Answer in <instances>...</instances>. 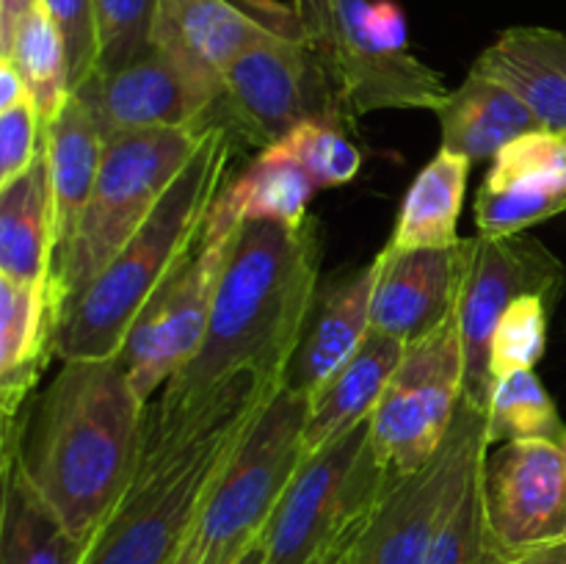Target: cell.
<instances>
[{
  "label": "cell",
  "instance_id": "9",
  "mask_svg": "<svg viewBox=\"0 0 566 564\" xmlns=\"http://www.w3.org/2000/svg\"><path fill=\"white\" fill-rule=\"evenodd\" d=\"M326 66L348 119L374 111H437L451 92L446 77L409 50L407 17L392 0H335Z\"/></svg>",
  "mask_w": 566,
  "mask_h": 564
},
{
  "label": "cell",
  "instance_id": "41",
  "mask_svg": "<svg viewBox=\"0 0 566 564\" xmlns=\"http://www.w3.org/2000/svg\"><path fill=\"white\" fill-rule=\"evenodd\" d=\"M562 453H564V464H566V437L562 440Z\"/></svg>",
  "mask_w": 566,
  "mask_h": 564
},
{
  "label": "cell",
  "instance_id": "12",
  "mask_svg": "<svg viewBox=\"0 0 566 564\" xmlns=\"http://www.w3.org/2000/svg\"><path fill=\"white\" fill-rule=\"evenodd\" d=\"M462 258L457 318L464 352V404L486 415L495 387L490 343L497 321L509 304L528 293L556 304L566 288V269L545 243L525 232L509 238H464Z\"/></svg>",
  "mask_w": 566,
  "mask_h": 564
},
{
  "label": "cell",
  "instance_id": "31",
  "mask_svg": "<svg viewBox=\"0 0 566 564\" xmlns=\"http://www.w3.org/2000/svg\"><path fill=\"white\" fill-rule=\"evenodd\" d=\"M503 558L506 553L495 545L486 525L484 495H481L479 470H475L468 490L462 492L457 506L451 509L446 523L431 540L423 564H501Z\"/></svg>",
  "mask_w": 566,
  "mask_h": 564
},
{
  "label": "cell",
  "instance_id": "2",
  "mask_svg": "<svg viewBox=\"0 0 566 564\" xmlns=\"http://www.w3.org/2000/svg\"><path fill=\"white\" fill-rule=\"evenodd\" d=\"M321 230L247 221L235 230L199 352L158 393L155 407L177 412L243 374L285 385V368L318 296Z\"/></svg>",
  "mask_w": 566,
  "mask_h": 564
},
{
  "label": "cell",
  "instance_id": "18",
  "mask_svg": "<svg viewBox=\"0 0 566 564\" xmlns=\"http://www.w3.org/2000/svg\"><path fill=\"white\" fill-rule=\"evenodd\" d=\"M464 241V238H462ZM370 326L403 346L431 335L457 310L462 243L451 249H392L376 254Z\"/></svg>",
  "mask_w": 566,
  "mask_h": 564
},
{
  "label": "cell",
  "instance_id": "24",
  "mask_svg": "<svg viewBox=\"0 0 566 564\" xmlns=\"http://www.w3.org/2000/svg\"><path fill=\"white\" fill-rule=\"evenodd\" d=\"M55 265V202L48 149L36 164L0 188V280L50 282Z\"/></svg>",
  "mask_w": 566,
  "mask_h": 564
},
{
  "label": "cell",
  "instance_id": "23",
  "mask_svg": "<svg viewBox=\"0 0 566 564\" xmlns=\"http://www.w3.org/2000/svg\"><path fill=\"white\" fill-rule=\"evenodd\" d=\"M434 114L440 119L442 149L464 155L470 164L492 160L509 142L542 130L528 105L512 88L479 72H468Z\"/></svg>",
  "mask_w": 566,
  "mask_h": 564
},
{
  "label": "cell",
  "instance_id": "11",
  "mask_svg": "<svg viewBox=\"0 0 566 564\" xmlns=\"http://www.w3.org/2000/svg\"><path fill=\"white\" fill-rule=\"evenodd\" d=\"M490 451L484 415L462 401L440 451L401 476L348 547V564H423L431 540Z\"/></svg>",
  "mask_w": 566,
  "mask_h": 564
},
{
  "label": "cell",
  "instance_id": "4",
  "mask_svg": "<svg viewBox=\"0 0 566 564\" xmlns=\"http://www.w3.org/2000/svg\"><path fill=\"white\" fill-rule=\"evenodd\" d=\"M235 136L213 122L202 144L180 171L149 219L127 238L125 247L97 276L61 307L55 321L53 357L99 359L119 354L144 304L171 271L186 260L205 230V219L230 177Z\"/></svg>",
  "mask_w": 566,
  "mask_h": 564
},
{
  "label": "cell",
  "instance_id": "34",
  "mask_svg": "<svg viewBox=\"0 0 566 564\" xmlns=\"http://www.w3.org/2000/svg\"><path fill=\"white\" fill-rule=\"evenodd\" d=\"M42 3L50 11V17H53L61 39H64L66 64H70V86L72 94H75L97 72L99 44L94 0H42Z\"/></svg>",
  "mask_w": 566,
  "mask_h": 564
},
{
  "label": "cell",
  "instance_id": "36",
  "mask_svg": "<svg viewBox=\"0 0 566 564\" xmlns=\"http://www.w3.org/2000/svg\"><path fill=\"white\" fill-rule=\"evenodd\" d=\"M291 11L304 36L326 59L335 31V0H291Z\"/></svg>",
  "mask_w": 566,
  "mask_h": 564
},
{
  "label": "cell",
  "instance_id": "33",
  "mask_svg": "<svg viewBox=\"0 0 566 564\" xmlns=\"http://www.w3.org/2000/svg\"><path fill=\"white\" fill-rule=\"evenodd\" d=\"M158 0H94L99 61L97 72H114L153 50Z\"/></svg>",
  "mask_w": 566,
  "mask_h": 564
},
{
  "label": "cell",
  "instance_id": "20",
  "mask_svg": "<svg viewBox=\"0 0 566 564\" xmlns=\"http://www.w3.org/2000/svg\"><path fill=\"white\" fill-rule=\"evenodd\" d=\"M470 72L512 88L542 130L566 136V33L553 28H506Z\"/></svg>",
  "mask_w": 566,
  "mask_h": 564
},
{
  "label": "cell",
  "instance_id": "15",
  "mask_svg": "<svg viewBox=\"0 0 566 564\" xmlns=\"http://www.w3.org/2000/svg\"><path fill=\"white\" fill-rule=\"evenodd\" d=\"M75 94L88 103L103 138L171 127L205 130L221 97L219 88L197 81L158 48L119 70L99 72Z\"/></svg>",
  "mask_w": 566,
  "mask_h": 564
},
{
  "label": "cell",
  "instance_id": "30",
  "mask_svg": "<svg viewBox=\"0 0 566 564\" xmlns=\"http://www.w3.org/2000/svg\"><path fill=\"white\" fill-rule=\"evenodd\" d=\"M274 149L296 160L315 188L346 186L363 169V149L348 136L343 119L302 122Z\"/></svg>",
  "mask_w": 566,
  "mask_h": 564
},
{
  "label": "cell",
  "instance_id": "10",
  "mask_svg": "<svg viewBox=\"0 0 566 564\" xmlns=\"http://www.w3.org/2000/svg\"><path fill=\"white\" fill-rule=\"evenodd\" d=\"M464 401V352L457 310L409 343L368 420L370 446L392 476L431 462Z\"/></svg>",
  "mask_w": 566,
  "mask_h": 564
},
{
  "label": "cell",
  "instance_id": "19",
  "mask_svg": "<svg viewBox=\"0 0 566 564\" xmlns=\"http://www.w3.org/2000/svg\"><path fill=\"white\" fill-rule=\"evenodd\" d=\"M376 260L348 276L326 285L315 296L307 326L285 368V387L302 398H313L348 359L354 357L370 326Z\"/></svg>",
  "mask_w": 566,
  "mask_h": 564
},
{
  "label": "cell",
  "instance_id": "3",
  "mask_svg": "<svg viewBox=\"0 0 566 564\" xmlns=\"http://www.w3.org/2000/svg\"><path fill=\"white\" fill-rule=\"evenodd\" d=\"M280 387L243 374L177 412L149 401L136 473L83 564H175L205 495Z\"/></svg>",
  "mask_w": 566,
  "mask_h": 564
},
{
  "label": "cell",
  "instance_id": "22",
  "mask_svg": "<svg viewBox=\"0 0 566 564\" xmlns=\"http://www.w3.org/2000/svg\"><path fill=\"white\" fill-rule=\"evenodd\" d=\"M403 348L401 341L385 332H368L354 357L310 398L304 451H321L346 431L368 424L392 370L401 363Z\"/></svg>",
  "mask_w": 566,
  "mask_h": 564
},
{
  "label": "cell",
  "instance_id": "28",
  "mask_svg": "<svg viewBox=\"0 0 566 564\" xmlns=\"http://www.w3.org/2000/svg\"><path fill=\"white\" fill-rule=\"evenodd\" d=\"M0 59H9L20 77L31 92L33 105L42 116L44 127L61 114L72 97L70 86V64H66L64 39L55 28L53 17L44 9L42 0L31 6L17 22L11 33L9 48L0 53Z\"/></svg>",
  "mask_w": 566,
  "mask_h": 564
},
{
  "label": "cell",
  "instance_id": "35",
  "mask_svg": "<svg viewBox=\"0 0 566 564\" xmlns=\"http://www.w3.org/2000/svg\"><path fill=\"white\" fill-rule=\"evenodd\" d=\"M44 127L33 100L0 111V188L11 186L39 160L44 149Z\"/></svg>",
  "mask_w": 566,
  "mask_h": 564
},
{
  "label": "cell",
  "instance_id": "40",
  "mask_svg": "<svg viewBox=\"0 0 566 564\" xmlns=\"http://www.w3.org/2000/svg\"><path fill=\"white\" fill-rule=\"evenodd\" d=\"M348 547H352V545H346V547H343V551H337L335 556L326 558L324 564H348Z\"/></svg>",
  "mask_w": 566,
  "mask_h": 564
},
{
  "label": "cell",
  "instance_id": "29",
  "mask_svg": "<svg viewBox=\"0 0 566 564\" xmlns=\"http://www.w3.org/2000/svg\"><path fill=\"white\" fill-rule=\"evenodd\" d=\"M484 431L490 448L514 440H547L562 446L566 424L547 387L542 385L534 368H528L514 370L495 382L484 415Z\"/></svg>",
  "mask_w": 566,
  "mask_h": 564
},
{
  "label": "cell",
  "instance_id": "25",
  "mask_svg": "<svg viewBox=\"0 0 566 564\" xmlns=\"http://www.w3.org/2000/svg\"><path fill=\"white\" fill-rule=\"evenodd\" d=\"M50 182L55 202V260L70 247L83 208L97 182L105 138L92 108L81 94H72L44 133Z\"/></svg>",
  "mask_w": 566,
  "mask_h": 564
},
{
  "label": "cell",
  "instance_id": "27",
  "mask_svg": "<svg viewBox=\"0 0 566 564\" xmlns=\"http://www.w3.org/2000/svg\"><path fill=\"white\" fill-rule=\"evenodd\" d=\"M86 540H77L33 492L14 462L3 464L0 564H83Z\"/></svg>",
  "mask_w": 566,
  "mask_h": 564
},
{
  "label": "cell",
  "instance_id": "42",
  "mask_svg": "<svg viewBox=\"0 0 566 564\" xmlns=\"http://www.w3.org/2000/svg\"><path fill=\"white\" fill-rule=\"evenodd\" d=\"M564 540H566V534H564Z\"/></svg>",
  "mask_w": 566,
  "mask_h": 564
},
{
  "label": "cell",
  "instance_id": "13",
  "mask_svg": "<svg viewBox=\"0 0 566 564\" xmlns=\"http://www.w3.org/2000/svg\"><path fill=\"white\" fill-rule=\"evenodd\" d=\"M232 236L235 232H202L127 332L116 357L147 401H153L155 393L164 390L199 352Z\"/></svg>",
  "mask_w": 566,
  "mask_h": 564
},
{
  "label": "cell",
  "instance_id": "17",
  "mask_svg": "<svg viewBox=\"0 0 566 564\" xmlns=\"http://www.w3.org/2000/svg\"><path fill=\"white\" fill-rule=\"evenodd\" d=\"M479 236L509 238L566 210V138L525 133L490 160L475 191Z\"/></svg>",
  "mask_w": 566,
  "mask_h": 564
},
{
  "label": "cell",
  "instance_id": "37",
  "mask_svg": "<svg viewBox=\"0 0 566 564\" xmlns=\"http://www.w3.org/2000/svg\"><path fill=\"white\" fill-rule=\"evenodd\" d=\"M31 100L25 81L20 77V72L14 70L9 59H0V111L14 108V105Z\"/></svg>",
  "mask_w": 566,
  "mask_h": 564
},
{
  "label": "cell",
  "instance_id": "39",
  "mask_svg": "<svg viewBox=\"0 0 566 564\" xmlns=\"http://www.w3.org/2000/svg\"><path fill=\"white\" fill-rule=\"evenodd\" d=\"M238 564H265V547H263V540L258 542V545H252L247 551V556L241 558Z\"/></svg>",
  "mask_w": 566,
  "mask_h": 564
},
{
  "label": "cell",
  "instance_id": "7",
  "mask_svg": "<svg viewBox=\"0 0 566 564\" xmlns=\"http://www.w3.org/2000/svg\"><path fill=\"white\" fill-rule=\"evenodd\" d=\"M396 481L370 446L368 424L307 453L263 534L265 564H324L352 545Z\"/></svg>",
  "mask_w": 566,
  "mask_h": 564
},
{
  "label": "cell",
  "instance_id": "26",
  "mask_svg": "<svg viewBox=\"0 0 566 564\" xmlns=\"http://www.w3.org/2000/svg\"><path fill=\"white\" fill-rule=\"evenodd\" d=\"M470 160L442 149L418 171L403 194L396 227L387 241L392 249H451L462 243L459 216L468 191Z\"/></svg>",
  "mask_w": 566,
  "mask_h": 564
},
{
  "label": "cell",
  "instance_id": "21",
  "mask_svg": "<svg viewBox=\"0 0 566 564\" xmlns=\"http://www.w3.org/2000/svg\"><path fill=\"white\" fill-rule=\"evenodd\" d=\"M318 188L280 149H260L238 175L227 177L205 219V236H230L247 221L302 227Z\"/></svg>",
  "mask_w": 566,
  "mask_h": 564
},
{
  "label": "cell",
  "instance_id": "14",
  "mask_svg": "<svg viewBox=\"0 0 566 564\" xmlns=\"http://www.w3.org/2000/svg\"><path fill=\"white\" fill-rule=\"evenodd\" d=\"M479 481L486 525L506 556L564 540L566 464L558 442H501L486 451Z\"/></svg>",
  "mask_w": 566,
  "mask_h": 564
},
{
  "label": "cell",
  "instance_id": "8",
  "mask_svg": "<svg viewBox=\"0 0 566 564\" xmlns=\"http://www.w3.org/2000/svg\"><path fill=\"white\" fill-rule=\"evenodd\" d=\"M307 119L348 122V116L326 59L302 28H276L224 72L213 122L252 147L269 149Z\"/></svg>",
  "mask_w": 566,
  "mask_h": 564
},
{
  "label": "cell",
  "instance_id": "5",
  "mask_svg": "<svg viewBox=\"0 0 566 564\" xmlns=\"http://www.w3.org/2000/svg\"><path fill=\"white\" fill-rule=\"evenodd\" d=\"M205 130L171 127L105 138L103 164L92 197L83 208L70 247L55 260L50 276L55 321L61 307L103 271V265L158 208L164 194L202 144Z\"/></svg>",
  "mask_w": 566,
  "mask_h": 564
},
{
  "label": "cell",
  "instance_id": "38",
  "mask_svg": "<svg viewBox=\"0 0 566 564\" xmlns=\"http://www.w3.org/2000/svg\"><path fill=\"white\" fill-rule=\"evenodd\" d=\"M501 564H566V540L547 542V545L528 547V551L512 553Z\"/></svg>",
  "mask_w": 566,
  "mask_h": 564
},
{
  "label": "cell",
  "instance_id": "16",
  "mask_svg": "<svg viewBox=\"0 0 566 564\" xmlns=\"http://www.w3.org/2000/svg\"><path fill=\"white\" fill-rule=\"evenodd\" d=\"M285 25L298 22L274 0H158L153 48L221 92L232 61Z\"/></svg>",
  "mask_w": 566,
  "mask_h": 564
},
{
  "label": "cell",
  "instance_id": "6",
  "mask_svg": "<svg viewBox=\"0 0 566 564\" xmlns=\"http://www.w3.org/2000/svg\"><path fill=\"white\" fill-rule=\"evenodd\" d=\"M307 404L285 385L265 401L205 495L175 564H238L263 540L287 484L307 457Z\"/></svg>",
  "mask_w": 566,
  "mask_h": 564
},
{
  "label": "cell",
  "instance_id": "1",
  "mask_svg": "<svg viewBox=\"0 0 566 564\" xmlns=\"http://www.w3.org/2000/svg\"><path fill=\"white\" fill-rule=\"evenodd\" d=\"M149 401L119 357L66 359L22 415L9 459L77 540L92 542L136 473Z\"/></svg>",
  "mask_w": 566,
  "mask_h": 564
},
{
  "label": "cell",
  "instance_id": "43",
  "mask_svg": "<svg viewBox=\"0 0 566 564\" xmlns=\"http://www.w3.org/2000/svg\"><path fill=\"white\" fill-rule=\"evenodd\" d=\"M564 138H566V136H564Z\"/></svg>",
  "mask_w": 566,
  "mask_h": 564
},
{
  "label": "cell",
  "instance_id": "32",
  "mask_svg": "<svg viewBox=\"0 0 566 564\" xmlns=\"http://www.w3.org/2000/svg\"><path fill=\"white\" fill-rule=\"evenodd\" d=\"M556 304L545 296H520L509 304L506 313L497 321L490 343V370L492 379L514 374V370L534 368L547 348V326Z\"/></svg>",
  "mask_w": 566,
  "mask_h": 564
}]
</instances>
